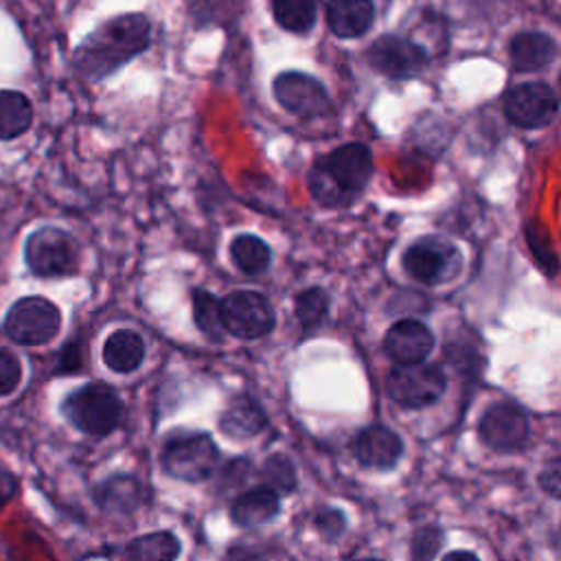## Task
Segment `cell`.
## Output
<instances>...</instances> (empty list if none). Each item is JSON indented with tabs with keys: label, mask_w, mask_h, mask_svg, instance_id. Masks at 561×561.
Returning a JSON list of instances; mask_svg holds the SVG:
<instances>
[{
	"label": "cell",
	"mask_w": 561,
	"mask_h": 561,
	"mask_svg": "<svg viewBox=\"0 0 561 561\" xmlns=\"http://www.w3.org/2000/svg\"><path fill=\"white\" fill-rule=\"evenodd\" d=\"M504 114L517 127H543L557 114V96L546 83H522L506 92Z\"/></svg>",
	"instance_id": "8fae6325"
},
{
	"label": "cell",
	"mask_w": 561,
	"mask_h": 561,
	"mask_svg": "<svg viewBox=\"0 0 561 561\" xmlns=\"http://www.w3.org/2000/svg\"><path fill=\"white\" fill-rule=\"evenodd\" d=\"M368 64L390 79H410L423 70L425 53L410 39L381 35L368 48Z\"/></svg>",
	"instance_id": "7c38bea8"
},
{
	"label": "cell",
	"mask_w": 561,
	"mask_h": 561,
	"mask_svg": "<svg viewBox=\"0 0 561 561\" xmlns=\"http://www.w3.org/2000/svg\"><path fill=\"white\" fill-rule=\"evenodd\" d=\"M230 254L234 265L245 274H261L263 270H267L272 259L267 243L254 234H239L230 243Z\"/></svg>",
	"instance_id": "cb8c5ba5"
},
{
	"label": "cell",
	"mask_w": 561,
	"mask_h": 561,
	"mask_svg": "<svg viewBox=\"0 0 561 561\" xmlns=\"http://www.w3.org/2000/svg\"><path fill=\"white\" fill-rule=\"evenodd\" d=\"M276 22L289 33H307L316 22V0H272Z\"/></svg>",
	"instance_id": "d4e9b609"
},
{
	"label": "cell",
	"mask_w": 561,
	"mask_h": 561,
	"mask_svg": "<svg viewBox=\"0 0 561 561\" xmlns=\"http://www.w3.org/2000/svg\"><path fill=\"white\" fill-rule=\"evenodd\" d=\"M151 26L140 13H123L99 24L75 50V68L83 77L99 81L125 66L149 46Z\"/></svg>",
	"instance_id": "6da1fadb"
},
{
	"label": "cell",
	"mask_w": 561,
	"mask_h": 561,
	"mask_svg": "<svg viewBox=\"0 0 561 561\" xmlns=\"http://www.w3.org/2000/svg\"><path fill=\"white\" fill-rule=\"evenodd\" d=\"M224 329L237 337L254 340L272 331L274 311L265 296L256 291H234L221 300Z\"/></svg>",
	"instance_id": "9c48e42d"
},
{
	"label": "cell",
	"mask_w": 561,
	"mask_h": 561,
	"mask_svg": "<svg viewBox=\"0 0 561 561\" xmlns=\"http://www.w3.org/2000/svg\"><path fill=\"white\" fill-rule=\"evenodd\" d=\"M193 316H195V324L199 327V331H204L210 337L221 335V331H224L221 302L213 294H208L204 289L193 291Z\"/></svg>",
	"instance_id": "484cf974"
},
{
	"label": "cell",
	"mask_w": 561,
	"mask_h": 561,
	"mask_svg": "<svg viewBox=\"0 0 561 561\" xmlns=\"http://www.w3.org/2000/svg\"><path fill=\"white\" fill-rule=\"evenodd\" d=\"M375 11L370 0H329L327 22L337 37H359L373 24Z\"/></svg>",
	"instance_id": "2e32d148"
},
{
	"label": "cell",
	"mask_w": 561,
	"mask_h": 561,
	"mask_svg": "<svg viewBox=\"0 0 561 561\" xmlns=\"http://www.w3.org/2000/svg\"><path fill=\"white\" fill-rule=\"evenodd\" d=\"M318 526L329 535V537H337L344 530V517L337 511H324L318 517Z\"/></svg>",
	"instance_id": "d6a6232c"
},
{
	"label": "cell",
	"mask_w": 561,
	"mask_h": 561,
	"mask_svg": "<svg viewBox=\"0 0 561 561\" xmlns=\"http://www.w3.org/2000/svg\"><path fill=\"white\" fill-rule=\"evenodd\" d=\"M99 502L107 508V511H116V513H131L136 511V506L142 502V486L129 478V476H118L107 480L103 486H99Z\"/></svg>",
	"instance_id": "603a6c76"
},
{
	"label": "cell",
	"mask_w": 561,
	"mask_h": 561,
	"mask_svg": "<svg viewBox=\"0 0 561 561\" xmlns=\"http://www.w3.org/2000/svg\"><path fill=\"white\" fill-rule=\"evenodd\" d=\"M445 373L434 364L397 366L386 377V392L403 408H425L445 392Z\"/></svg>",
	"instance_id": "52a82bcc"
},
{
	"label": "cell",
	"mask_w": 561,
	"mask_h": 561,
	"mask_svg": "<svg viewBox=\"0 0 561 561\" xmlns=\"http://www.w3.org/2000/svg\"><path fill=\"white\" fill-rule=\"evenodd\" d=\"M278 513V493L270 486L245 491L232 502L230 517L237 526H261Z\"/></svg>",
	"instance_id": "e0dca14e"
},
{
	"label": "cell",
	"mask_w": 561,
	"mask_h": 561,
	"mask_svg": "<svg viewBox=\"0 0 561 561\" xmlns=\"http://www.w3.org/2000/svg\"><path fill=\"white\" fill-rule=\"evenodd\" d=\"M353 454L364 467L392 469L403 454V443L390 427L370 425L355 436Z\"/></svg>",
	"instance_id": "9a60e30c"
},
{
	"label": "cell",
	"mask_w": 561,
	"mask_h": 561,
	"mask_svg": "<svg viewBox=\"0 0 561 561\" xmlns=\"http://www.w3.org/2000/svg\"><path fill=\"white\" fill-rule=\"evenodd\" d=\"M432 348H434L432 331L423 322L412 318L394 322L383 337V351L397 366L423 364V359L432 353Z\"/></svg>",
	"instance_id": "5bb4252c"
},
{
	"label": "cell",
	"mask_w": 561,
	"mask_h": 561,
	"mask_svg": "<svg viewBox=\"0 0 561 561\" xmlns=\"http://www.w3.org/2000/svg\"><path fill=\"white\" fill-rule=\"evenodd\" d=\"M443 561H480L473 552H467V550H456V552H449L443 557Z\"/></svg>",
	"instance_id": "d590c367"
},
{
	"label": "cell",
	"mask_w": 561,
	"mask_h": 561,
	"mask_svg": "<svg viewBox=\"0 0 561 561\" xmlns=\"http://www.w3.org/2000/svg\"><path fill=\"white\" fill-rule=\"evenodd\" d=\"M22 379V366L20 359L9 353L7 348H0V394H9L18 388Z\"/></svg>",
	"instance_id": "4dcf8cb0"
},
{
	"label": "cell",
	"mask_w": 561,
	"mask_h": 561,
	"mask_svg": "<svg viewBox=\"0 0 561 561\" xmlns=\"http://www.w3.org/2000/svg\"><path fill=\"white\" fill-rule=\"evenodd\" d=\"M508 53L517 70H539L554 57V42L543 33L524 31L508 42Z\"/></svg>",
	"instance_id": "ac0fdd59"
},
{
	"label": "cell",
	"mask_w": 561,
	"mask_h": 561,
	"mask_svg": "<svg viewBox=\"0 0 561 561\" xmlns=\"http://www.w3.org/2000/svg\"><path fill=\"white\" fill-rule=\"evenodd\" d=\"M162 469L178 480L199 482L219 465V449L208 434H180L164 443Z\"/></svg>",
	"instance_id": "277c9868"
},
{
	"label": "cell",
	"mask_w": 561,
	"mask_h": 561,
	"mask_svg": "<svg viewBox=\"0 0 561 561\" xmlns=\"http://www.w3.org/2000/svg\"><path fill=\"white\" fill-rule=\"evenodd\" d=\"M263 480L267 482L265 486L274 489L276 493H291L296 486V471L291 460L283 454L270 456L263 465Z\"/></svg>",
	"instance_id": "83f0119b"
},
{
	"label": "cell",
	"mask_w": 561,
	"mask_h": 561,
	"mask_svg": "<svg viewBox=\"0 0 561 561\" xmlns=\"http://www.w3.org/2000/svg\"><path fill=\"white\" fill-rule=\"evenodd\" d=\"M443 535L436 526H423L414 533L410 546V561H432L440 548Z\"/></svg>",
	"instance_id": "f546056e"
},
{
	"label": "cell",
	"mask_w": 561,
	"mask_h": 561,
	"mask_svg": "<svg viewBox=\"0 0 561 561\" xmlns=\"http://www.w3.org/2000/svg\"><path fill=\"white\" fill-rule=\"evenodd\" d=\"M559 88H561V77H559Z\"/></svg>",
	"instance_id": "74e56055"
},
{
	"label": "cell",
	"mask_w": 561,
	"mask_h": 561,
	"mask_svg": "<svg viewBox=\"0 0 561 561\" xmlns=\"http://www.w3.org/2000/svg\"><path fill=\"white\" fill-rule=\"evenodd\" d=\"M81 366V353L75 344L66 346L64 353H61V362H59V370L68 373V370H77Z\"/></svg>",
	"instance_id": "e575fe53"
},
{
	"label": "cell",
	"mask_w": 561,
	"mask_h": 561,
	"mask_svg": "<svg viewBox=\"0 0 561 561\" xmlns=\"http://www.w3.org/2000/svg\"><path fill=\"white\" fill-rule=\"evenodd\" d=\"M329 311V296L320 287L305 289L296 296V318L305 329H316L322 324Z\"/></svg>",
	"instance_id": "4316f807"
},
{
	"label": "cell",
	"mask_w": 561,
	"mask_h": 561,
	"mask_svg": "<svg viewBox=\"0 0 561 561\" xmlns=\"http://www.w3.org/2000/svg\"><path fill=\"white\" fill-rule=\"evenodd\" d=\"M526 241H528V248L535 254L537 263L541 265V270L552 276L557 272V267H559V259H557V254L552 250V243H550V237H548L546 228L541 224H537V221H530L526 226Z\"/></svg>",
	"instance_id": "f1b7e54d"
},
{
	"label": "cell",
	"mask_w": 561,
	"mask_h": 561,
	"mask_svg": "<svg viewBox=\"0 0 561 561\" xmlns=\"http://www.w3.org/2000/svg\"><path fill=\"white\" fill-rule=\"evenodd\" d=\"M403 267L412 278L425 285L445 283L458 274L460 252L443 239L425 237L405 250Z\"/></svg>",
	"instance_id": "ba28073f"
},
{
	"label": "cell",
	"mask_w": 561,
	"mask_h": 561,
	"mask_svg": "<svg viewBox=\"0 0 561 561\" xmlns=\"http://www.w3.org/2000/svg\"><path fill=\"white\" fill-rule=\"evenodd\" d=\"M26 265L37 276H64L75 272L79 250L75 239L55 226H44L28 234L24 245Z\"/></svg>",
	"instance_id": "8992f818"
},
{
	"label": "cell",
	"mask_w": 561,
	"mask_h": 561,
	"mask_svg": "<svg viewBox=\"0 0 561 561\" xmlns=\"http://www.w3.org/2000/svg\"><path fill=\"white\" fill-rule=\"evenodd\" d=\"M145 357V342L136 331H114L103 346V362L116 373H131Z\"/></svg>",
	"instance_id": "d6986e66"
},
{
	"label": "cell",
	"mask_w": 561,
	"mask_h": 561,
	"mask_svg": "<svg viewBox=\"0 0 561 561\" xmlns=\"http://www.w3.org/2000/svg\"><path fill=\"white\" fill-rule=\"evenodd\" d=\"M373 156L362 142H348L316 162L309 173V188L320 204H348L370 180Z\"/></svg>",
	"instance_id": "7a4b0ae2"
},
{
	"label": "cell",
	"mask_w": 561,
	"mask_h": 561,
	"mask_svg": "<svg viewBox=\"0 0 561 561\" xmlns=\"http://www.w3.org/2000/svg\"><path fill=\"white\" fill-rule=\"evenodd\" d=\"M180 554V541L169 530L142 535L127 543L123 561H175Z\"/></svg>",
	"instance_id": "44dd1931"
},
{
	"label": "cell",
	"mask_w": 561,
	"mask_h": 561,
	"mask_svg": "<svg viewBox=\"0 0 561 561\" xmlns=\"http://www.w3.org/2000/svg\"><path fill=\"white\" fill-rule=\"evenodd\" d=\"M66 419L85 434L105 436L118 427L123 419V403L107 383H85L68 394L61 405Z\"/></svg>",
	"instance_id": "3957f363"
},
{
	"label": "cell",
	"mask_w": 561,
	"mask_h": 561,
	"mask_svg": "<svg viewBox=\"0 0 561 561\" xmlns=\"http://www.w3.org/2000/svg\"><path fill=\"white\" fill-rule=\"evenodd\" d=\"M359 561H381V559H359Z\"/></svg>",
	"instance_id": "8d00e7d4"
},
{
	"label": "cell",
	"mask_w": 561,
	"mask_h": 561,
	"mask_svg": "<svg viewBox=\"0 0 561 561\" xmlns=\"http://www.w3.org/2000/svg\"><path fill=\"white\" fill-rule=\"evenodd\" d=\"M15 489H18V482L13 473L0 465V508L15 495Z\"/></svg>",
	"instance_id": "836d02e7"
},
{
	"label": "cell",
	"mask_w": 561,
	"mask_h": 561,
	"mask_svg": "<svg viewBox=\"0 0 561 561\" xmlns=\"http://www.w3.org/2000/svg\"><path fill=\"white\" fill-rule=\"evenodd\" d=\"M272 88H274L276 101L294 114L316 116L329 107V96L324 85L305 72H298V70L280 72L274 79Z\"/></svg>",
	"instance_id": "4fadbf2b"
},
{
	"label": "cell",
	"mask_w": 561,
	"mask_h": 561,
	"mask_svg": "<svg viewBox=\"0 0 561 561\" xmlns=\"http://www.w3.org/2000/svg\"><path fill=\"white\" fill-rule=\"evenodd\" d=\"M59 309L42 296L20 298L9 307L4 316L7 335L24 346H37L53 340L59 331Z\"/></svg>",
	"instance_id": "5b68a950"
},
{
	"label": "cell",
	"mask_w": 561,
	"mask_h": 561,
	"mask_svg": "<svg viewBox=\"0 0 561 561\" xmlns=\"http://www.w3.org/2000/svg\"><path fill=\"white\" fill-rule=\"evenodd\" d=\"M539 486L552 495V497H561V458L550 460L541 473H539Z\"/></svg>",
	"instance_id": "1f68e13d"
},
{
	"label": "cell",
	"mask_w": 561,
	"mask_h": 561,
	"mask_svg": "<svg viewBox=\"0 0 561 561\" xmlns=\"http://www.w3.org/2000/svg\"><path fill=\"white\" fill-rule=\"evenodd\" d=\"M33 121L31 101L15 90H0V140L22 136Z\"/></svg>",
	"instance_id": "7402d4cb"
},
{
	"label": "cell",
	"mask_w": 561,
	"mask_h": 561,
	"mask_svg": "<svg viewBox=\"0 0 561 561\" xmlns=\"http://www.w3.org/2000/svg\"><path fill=\"white\" fill-rule=\"evenodd\" d=\"M267 419L263 410L256 405V401L239 399L234 401L219 419V427L224 434L232 438H250L259 434L265 427Z\"/></svg>",
	"instance_id": "ffe728a7"
},
{
	"label": "cell",
	"mask_w": 561,
	"mask_h": 561,
	"mask_svg": "<svg viewBox=\"0 0 561 561\" xmlns=\"http://www.w3.org/2000/svg\"><path fill=\"white\" fill-rule=\"evenodd\" d=\"M478 434L493 451H515L528 440V416L513 401H500L484 410Z\"/></svg>",
	"instance_id": "30bf717a"
}]
</instances>
